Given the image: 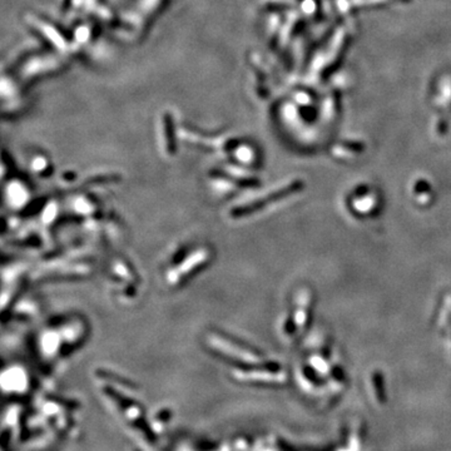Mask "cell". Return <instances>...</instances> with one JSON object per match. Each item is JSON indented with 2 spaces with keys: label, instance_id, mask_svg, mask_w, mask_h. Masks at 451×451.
I'll return each mask as SVG.
<instances>
[{
  "label": "cell",
  "instance_id": "2",
  "mask_svg": "<svg viewBox=\"0 0 451 451\" xmlns=\"http://www.w3.org/2000/svg\"><path fill=\"white\" fill-rule=\"evenodd\" d=\"M208 257H210V252L206 250H199L198 252L193 253L191 257L185 260L187 262L182 263L180 266L177 267V270L173 272L172 276L169 274V277H168L169 282H180L178 279L183 278V277H185V276H188L189 273H192L193 270L198 269L199 266H202V265H203V263L208 260Z\"/></svg>",
  "mask_w": 451,
  "mask_h": 451
},
{
  "label": "cell",
  "instance_id": "1",
  "mask_svg": "<svg viewBox=\"0 0 451 451\" xmlns=\"http://www.w3.org/2000/svg\"><path fill=\"white\" fill-rule=\"evenodd\" d=\"M207 342L216 351L221 352V354L226 355L228 357H233V359H243V360H257L258 356L253 355L252 350L247 349V347L242 346V345L234 344L232 340L225 337V336L217 335V333H211L207 337Z\"/></svg>",
  "mask_w": 451,
  "mask_h": 451
}]
</instances>
